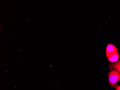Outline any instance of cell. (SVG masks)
<instances>
[{
    "mask_svg": "<svg viewBox=\"0 0 120 90\" xmlns=\"http://www.w3.org/2000/svg\"><path fill=\"white\" fill-rule=\"evenodd\" d=\"M109 83L112 87H114L118 82L120 80V73L116 70H111L108 74Z\"/></svg>",
    "mask_w": 120,
    "mask_h": 90,
    "instance_id": "cell-1",
    "label": "cell"
},
{
    "mask_svg": "<svg viewBox=\"0 0 120 90\" xmlns=\"http://www.w3.org/2000/svg\"><path fill=\"white\" fill-rule=\"evenodd\" d=\"M118 49L112 44H108L106 47V57H108L111 55L118 52Z\"/></svg>",
    "mask_w": 120,
    "mask_h": 90,
    "instance_id": "cell-2",
    "label": "cell"
},
{
    "mask_svg": "<svg viewBox=\"0 0 120 90\" xmlns=\"http://www.w3.org/2000/svg\"><path fill=\"white\" fill-rule=\"evenodd\" d=\"M108 60L112 63L116 62L118 60L119 58V55L118 52L110 55L108 57Z\"/></svg>",
    "mask_w": 120,
    "mask_h": 90,
    "instance_id": "cell-3",
    "label": "cell"
},
{
    "mask_svg": "<svg viewBox=\"0 0 120 90\" xmlns=\"http://www.w3.org/2000/svg\"><path fill=\"white\" fill-rule=\"evenodd\" d=\"M111 67L112 69H115L118 70L120 73V60L117 63H115L112 65Z\"/></svg>",
    "mask_w": 120,
    "mask_h": 90,
    "instance_id": "cell-4",
    "label": "cell"
},
{
    "mask_svg": "<svg viewBox=\"0 0 120 90\" xmlns=\"http://www.w3.org/2000/svg\"><path fill=\"white\" fill-rule=\"evenodd\" d=\"M116 90H120V86H116Z\"/></svg>",
    "mask_w": 120,
    "mask_h": 90,
    "instance_id": "cell-5",
    "label": "cell"
}]
</instances>
